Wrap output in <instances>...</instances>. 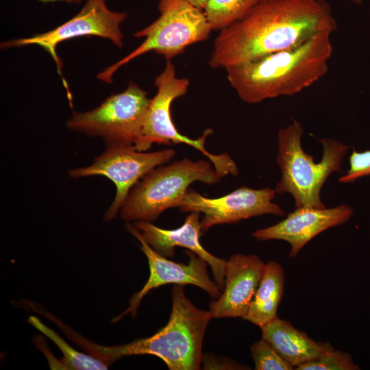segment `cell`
<instances>
[{
  "mask_svg": "<svg viewBox=\"0 0 370 370\" xmlns=\"http://www.w3.org/2000/svg\"><path fill=\"white\" fill-rule=\"evenodd\" d=\"M336 29L325 0H262L243 18L220 30L208 64L212 69H226Z\"/></svg>",
  "mask_w": 370,
  "mask_h": 370,
  "instance_id": "6da1fadb",
  "label": "cell"
},
{
  "mask_svg": "<svg viewBox=\"0 0 370 370\" xmlns=\"http://www.w3.org/2000/svg\"><path fill=\"white\" fill-rule=\"evenodd\" d=\"M332 34L323 32L298 47L230 66L227 81L247 103L299 93L327 73Z\"/></svg>",
  "mask_w": 370,
  "mask_h": 370,
  "instance_id": "7a4b0ae2",
  "label": "cell"
},
{
  "mask_svg": "<svg viewBox=\"0 0 370 370\" xmlns=\"http://www.w3.org/2000/svg\"><path fill=\"white\" fill-rule=\"evenodd\" d=\"M171 294L169 320L151 336L114 346L96 344L72 330L68 336L108 366L122 357L150 354L162 359L170 370L199 369L203 340L212 316L210 310L197 308L188 299L183 286L175 284Z\"/></svg>",
  "mask_w": 370,
  "mask_h": 370,
  "instance_id": "3957f363",
  "label": "cell"
},
{
  "mask_svg": "<svg viewBox=\"0 0 370 370\" xmlns=\"http://www.w3.org/2000/svg\"><path fill=\"white\" fill-rule=\"evenodd\" d=\"M303 132L301 123L295 120L278 131L277 162L282 179L275 190L278 194H291L296 208H325L320 198L321 189L333 172L341 171L348 147L334 139L319 138L323 155L320 162H314L313 156L301 147Z\"/></svg>",
  "mask_w": 370,
  "mask_h": 370,
  "instance_id": "277c9868",
  "label": "cell"
},
{
  "mask_svg": "<svg viewBox=\"0 0 370 370\" xmlns=\"http://www.w3.org/2000/svg\"><path fill=\"white\" fill-rule=\"evenodd\" d=\"M223 177L206 160L185 158L159 166L132 188L120 208V217L126 221L152 223L164 210L177 208L194 182L212 185Z\"/></svg>",
  "mask_w": 370,
  "mask_h": 370,
  "instance_id": "5b68a950",
  "label": "cell"
},
{
  "mask_svg": "<svg viewBox=\"0 0 370 370\" xmlns=\"http://www.w3.org/2000/svg\"><path fill=\"white\" fill-rule=\"evenodd\" d=\"M158 10V18L134 34L136 38H145L143 42L97 74L99 79L112 83L114 74L120 67L149 51L171 60L188 46L208 39L212 29L204 10L188 0H160Z\"/></svg>",
  "mask_w": 370,
  "mask_h": 370,
  "instance_id": "8992f818",
  "label": "cell"
},
{
  "mask_svg": "<svg viewBox=\"0 0 370 370\" xmlns=\"http://www.w3.org/2000/svg\"><path fill=\"white\" fill-rule=\"evenodd\" d=\"M187 78L176 76V69L171 60H166L162 72L156 77V95L150 100L146 113L142 136L134 145L140 151H146L153 144L172 145L184 143L192 146L206 156L214 168L224 177L236 175L238 167L227 153L215 155L208 151L205 142L212 133V129H206L197 139H192L180 134L175 127L171 116V106L177 98L184 95L189 87Z\"/></svg>",
  "mask_w": 370,
  "mask_h": 370,
  "instance_id": "52a82bcc",
  "label": "cell"
},
{
  "mask_svg": "<svg viewBox=\"0 0 370 370\" xmlns=\"http://www.w3.org/2000/svg\"><path fill=\"white\" fill-rule=\"evenodd\" d=\"M150 103L147 92L135 82L108 97L98 107L84 112H73L66 123L73 131L101 137L107 145H135L142 136Z\"/></svg>",
  "mask_w": 370,
  "mask_h": 370,
  "instance_id": "ba28073f",
  "label": "cell"
},
{
  "mask_svg": "<svg viewBox=\"0 0 370 370\" xmlns=\"http://www.w3.org/2000/svg\"><path fill=\"white\" fill-rule=\"evenodd\" d=\"M175 155V151L171 148L145 152L134 145H108L90 165L72 169L69 175L74 179L102 175L114 184V199L103 216V219L109 221L116 217L129 193L140 180L153 169L171 161Z\"/></svg>",
  "mask_w": 370,
  "mask_h": 370,
  "instance_id": "9c48e42d",
  "label": "cell"
},
{
  "mask_svg": "<svg viewBox=\"0 0 370 370\" xmlns=\"http://www.w3.org/2000/svg\"><path fill=\"white\" fill-rule=\"evenodd\" d=\"M127 18L126 12L110 10L106 0H86L81 10L73 18L47 32L1 42L3 49L36 45L43 48L53 58L58 73L62 64L56 52L59 43L86 36L109 39L118 47L123 45L121 25Z\"/></svg>",
  "mask_w": 370,
  "mask_h": 370,
  "instance_id": "30bf717a",
  "label": "cell"
},
{
  "mask_svg": "<svg viewBox=\"0 0 370 370\" xmlns=\"http://www.w3.org/2000/svg\"><path fill=\"white\" fill-rule=\"evenodd\" d=\"M275 190L269 188L252 189L246 186L218 198H208L190 189L177 208L182 212L202 213V234L211 227L232 224L262 214L282 217L284 211L272 200Z\"/></svg>",
  "mask_w": 370,
  "mask_h": 370,
  "instance_id": "8fae6325",
  "label": "cell"
},
{
  "mask_svg": "<svg viewBox=\"0 0 370 370\" xmlns=\"http://www.w3.org/2000/svg\"><path fill=\"white\" fill-rule=\"evenodd\" d=\"M126 230L140 243V249L146 256L149 268V275L147 282L138 292L133 294L129 306L119 315L114 317L115 323L126 314L136 317L143 298L151 290L168 284L197 286L206 291L214 299L221 295V291L215 281L210 279L207 267L208 262L188 251L187 264L177 263L170 260L154 250L143 238L139 230L132 224L127 223Z\"/></svg>",
  "mask_w": 370,
  "mask_h": 370,
  "instance_id": "7c38bea8",
  "label": "cell"
},
{
  "mask_svg": "<svg viewBox=\"0 0 370 370\" xmlns=\"http://www.w3.org/2000/svg\"><path fill=\"white\" fill-rule=\"evenodd\" d=\"M353 213L352 208L346 204L331 208H298L277 224L258 229L251 235L261 241H286L291 247L290 256L295 258L314 236L328 228L346 223Z\"/></svg>",
  "mask_w": 370,
  "mask_h": 370,
  "instance_id": "4fadbf2b",
  "label": "cell"
},
{
  "mask_svg": "<svg viewBox=\"0 0 370 370\" xmlns=\"http://www.w3.org/2000/svg\"><path fill=\"white\" fill-rule=\"evenodd\" d=\"M265 266L266 263L256 254L231 256L225 263L223 293L210 304L212 318L243 319L260 283Z\"/></svg>",
  "mask_w": 370,
  "mask_h": 370,
  "instance_id": "5bb4252c",
  "label": "cell"
},
{
  "mask_svg": "<svg viewBox=\"0 0 370 370\" xmlns=\"http://www.w3.org/2000/svg\"><path fill=\"white\" fill-rule=\"evenodd\" d=\"M199 218L200 213L191 212L180 227L173 230L162 229L145 221H135L134 225L154 250L166 258H172L175 248L182 247L205 260L212 270L216 283L223 291L226 260L211 254L203 247L200 241L202 232Z\"/></svg>",
  "mask_w": 370,
  "mask_h": 370,
  "instance_id": "9a60e30c",
  "label": "cell"
},
{
  "mask_svg": "<svg viewBox=\"0 0 370 370\" xmlns=\"http://www.w3.org/2000/svg\"><path fill=\"white\" fill-rule=\"evenodd\" d=\"M268 341L294 369L334 349L330 343L319 342L278 317L260 328Z\"/></svg>",
  "mask_w": 370,
  "mask_h": 370,
  "instance_id": "2e32d148",
  "label": "cell"
},
{
  "mask_svg": "<svg viewBox=\"0 0 370 370\" xmlns=\"http://www.w3.org/2000/svg\"><path fill=\"white\" fill-rule=\"evenodd\" d=\"M284 282L282 266L273 260L266 263L260 283L243 319L261 328L276 319Z\"/></svg>",
  "mask_w": 370,
  "mask_h": 370,
  "instance_id": "e0dca14e",
  "label": "cell"
},
{
  "mask_svg": "<svg viewBox=\"0 0 370 370\" xmlns=\"http://www.w3.org/2000/svg\"><path fill=\"white\" fill-rule=\"evenodd\" d=\"M262 0H209L204 9L212 30H221L247 16Z\"/></svg>",
  "mask_w": 370,
  "mask_h": 370,
  "instance_id": "ac0fdd59",
  "label": "cell"
},
{
  "mask_svg": "<svg viewBox=\"0 0 370 370\" xmlns=\"http://www.w3.org/2000/svg\"><path fill=\"white\" fill-rule=\"evenodd\" d=\"M28 321L35 328L49 338L60 349L63 358L59 362L60 367L64 369L92 370L108 369V365L94 357L79 352L68 345L53 330L42 323L37 317H29Z\"/></svg>",
  "mask_w": 370,
  "mask_h": 370,
  "instance_id": "d6986e66",
  "label": "cell"
},
{
  "mask_svg": "<svg viewBox=\"0 0 370 370\" xmlns=\"http://www.w3.org/2000/svg\"><path fill=\"white\" fill-rule=\"evenodd\" d=\"M250 351L256 370H292L294 369L263 338L255 342L250 347Z\"/></svg>",
  "mask_w": 370,
  "mask_h": 370,
  "instance_id": "ffe728a7",
  "label": "cell"
},
{
  "mask_svg": "<svg viewBox=\"0 0 370 370\" xmlns=\"http://www.w3.org/2000/svg\"><path fill=\"white\" fill-rule=\"evenodd\" d=\"M360 369L354 363L348 353L335 349L295 368L297 370H358Z\"/></svg>",
  "mask_w": 370,
  "mask_h": 370,
  "instance_id": "44dd1931",
  "label": "cell"
},
{
  "mask_svg": "<svg viewBox=\"0 0 370 370\" xmlns=\"http://www.w3.org/2000/svg\"><path fill=\"white\" fill-rule=\"evenodd\" d=\"M370 175V150L358 152L354 149L349 157V169L341 177L340 182H353L359 177Z\"/></svg>",
  "mask_w": 370,
  "mask_h": 370,
  "instance_id": "7402d4cb",
  "label": "cell"
},
{
  "mask_svg": "<svg viewBox=\"0 0 370 370\" xmlns=\"http://www.w3.org/2000/svg\"><path fill=\"white\" fill-rule=\"evenodd\" d=\"M195 6L204 10L209 0H188Z\"/></svg>",
  "mask_w": 370,
  "mask_h": 370,
  "instance_id": "603a6c76",
  "label": "cell"
},
{
  "mask_svg": "<svg viewBox=\"0 0 370 370\" xmlns=\"http://www.w3.org/2000/svg\"><path fill=\"white\" fill-rule=\"evenodd\" d=\"M38 1H40L43 3H49V2H56V1H64V2H66L67 3H71V4H79L80 3L82 0H38Z\"/></svg>",
  "mask_w": 370,
  "mask_h": 370,
  "instance_id": "cb8c5ba5",
  "label": "cell"
},
{
  "mask_svg": "<svg viewBox=\"0 0 370 370\" xmlns=\"http://www.w3.org/2000/svg\"><path fill=\"white\" fill-rule=\"evenodd\" d=\"M354 3L360 5L362 4L364 0H352Z\"/></svg>",
  "mask_w": 370,
  "mask_h": 370,
  "instance_id": "d4e9b609",
  "label": "cell"
}]
</instances>
